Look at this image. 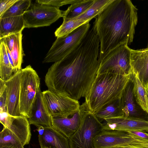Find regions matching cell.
I'll list each match as a JSON object with an SVG mask.
<instances>
[{
	"instance_id": "6da1fadb",
	"label": "cell",
	"mask_w": 148,
	"mask_h": 148,
	"mask_svg": "<svg viewBox=\"0 0 148 148\" xmlns=\"http://www.w3.org/2000/svg\"><path fill=\"white\" fill-rule=\"evenodd\" d=\"M99 43L92 27L73 51L48 69L45 80L48 90L77 101L85 98L98 74Z\"/></svg>"
},
{
	"instance_id": "7a4b0ae2",
	"label": "cell",
	"mask_w": 148,
	"mask_h": 148,
	"mask_svg": "<svg viewBox=\"0 0 148 148\" xmlns=\"http://www.w3.org/2000/svg\"><path fill=\"white\" fill-rule=\"evenodd\" d=\"M93 27L100 41V62L111 51L133 42L138 9L130 0H114L95 18Z\"/></svg>"
},
{
	"instance_id": "3957f363",
	"label": "cell",
	"mask_w": 148,
	"mask_h": 148,
	"mask_svg": "<svg viewBox=\"0 0 148 148\" xmlns=\"http://www.w3.org/2000/svg\"><path fill=\"white\" fill-rule=\"evenodd\" d=\"M131 74L98 73L84 102L87 110L94 113L109 103L121 99Z\"/></svg>"
},
{
	"instance_id": "277c9868",
	"label": "cell",
	"mask_w": 148,
	"mask_h": 148,
	"mask_svg": "<svg viewBox=\"0 0 148 148\" xmlns=\"http://www.w3.org/2000/svg\"><path fill=\"white\" fill-rule=\"evenodd\" d=\"M103 130V124L86 108L79 126L69 139L70 148H95L94 138Z\"/></svg>"
},
{
	"instance_id": "5b68a950",
	"label": "cell",
	"mask_w": 148,
	"mask_h": 148,
	"mask_svg": "<svg viewBox=\"0 0 148 148\" xmlns=\"http://www.w3.org/2000/svg\"><path fill=\"white\" fill-rule=\"evenodd\" d=\"M90 26L89 23L84 24L68 35L57 38L46 55L43 63L55 62L63 59L79 44Z\"/></svg>"
},
{
	"instance_id": "8992f818",
	"label": "cell",
	"mask_w": 148,
	"mask_h": 148,
	"mask_svg": "<svg viewBox=\"0 0 148 148\" xmlns=\"http://www.w3.org/2000/svg\"><path fill=\"white\" fill-rule=\"evenodd\" d=\"M21 71L20 110L21 115L30 117L33 105L40 88V78L30 65Z\"/></svg>"
},
{
	"instance_id": "52a82bcc",
	"label": "cell",
	"mask_w": 148,
	"mask_h": 148,
	"mask_svg": "<svg viewBox=\"0 0 148 148\" xmlns=\"http://www.w3.org/2000/svg\"><path fill=\"white\" fill-rule=\"evenodd\" d=\"M131 49L121 45L110 51L100 62L98 73H108L122 75L132 74Z\"/></svg>"
},
{
	"instance_id": "ba28073f",
	"label": "cell",
	"mask_w": 148,
	"mask_h": 148,
	"mask_svg": "<svg viewBox=\"0 0 148 148\" xmlns=\"http://www.w3.org/2000/svg\"><path fill=\"white\" fill-rule=\"evenodd\" d=\"M63 11L51 6L31 3L23 15L25 28H36L50 25L63 17Z\"/></svg>"
},
{
	"instance_id": "9c48e42d",
	"label": "cell",
	"mask_w": 148,
	"mask_h": 148,
	"mask_svg": "<svg viewBox=\"0 0 148 148\" xmlns=\"http://www.w3.org/2000/svg\"><path fill=\"white\" fill-rule=\"evenodd\" d=\"M42 99L52 117H67L73 115L80 108L78 101L65 94H56L47 90L42 92Z\"/></svg>"
},
{
	"instance_id": "30bf717a",
	"label": "cell",
	"mask_w": 148,
	"mask_h": 148,
	"mask_svg": "<svg viewBox=\"0 0 148 148\" xmlns=\"http://www.w3.org/2000/svg\"><path fill=\"white\" fill-rule=\"evenodd\" d=\"M141 143L126 131L103 130L94 138L95 148H125Z\"/></svg>"
},
{
	"instance_id": "8fae6325",
	"label": "cell",
	"mask_w": 148,
	"mask_h": 148,
	"mask_svg": "<svg viewBox=\"0 0 148 148\" xmlns=\"http://www.w3.org/2000/svg\"><path fill=\"white\" fill-rule=\"evenodd\" d=\"M0 121L16 136L23 146L29 143L31 134L27 118L23 116H14L8 112H1Z\"/></svg>"
},
{
	"instance_id": "7c38bea8",
	"label": "cell",
	"mask_w": 148,
	"mask_h": 148,
	"mask_svg": "<svg viewBox=\"0 0 148 148\" xmlns=\"http://www.w3.org/2000/svg\"><path fill=\"white\" fill-rule=\"evenodd\" d=\"M21 70L15 72L5 81L7 93L8 112L14 116H22L20 110Z\"/></svg>"
},
{
	"instance_id": "4fadbf2b",
	"label": "cell",
	"mask_w": 148,
	"mask_h": 148,
	"mask_svg": "<svg viewBox=\"0 0 148 148\" xmlns=\"http://www.w3.org/2000/svg\"><path fill=\"white\" fill-rule=\"evenodd\" d=\"M103 124L104 130L123 131H140L148 133V120L121 116L106 119Z\"/></svg>"
},
{
	"instance_id": "5bb4252c",
	"label": "cell",
	"mask_w": 148,
	"mask_h": 148,
	"mask_svg": "<svg viewBox=\"0 0 148 148\" xmlns=\"http://www.w3.org/2000/svg\"><path fill=\"white\" fill-rule=\"evenodd\" d=\"M86 109L83 103L73 115L67 117H52V127L69 139L79 126L82 115Z\"/></svg>"
},
{
	"instance_id": "9a60e30c",
	"label": "cell",
	"mask_w": 148,
	"mask_h": 148,
	"mask_svg": "<svg viewBox=\"0 0 148 148\" xmlns=\"http://www.w3.org/2000/svg\"><path fill=\"white\" fill-rule=\"evenodd\" d=\"M132 75L136 76L146 90L148 88V47L131 49L130 57Z\"/></svg>"
},
{
	"instance_id": "2e32d148",
	"label": "cell",
	"mask_w": 148,
	"mask_h": 148,
	"mask_svg": "<svg viewBox=\"0 0 148 148\" xmlns=\"http://www.w3.org/2000/svg\"><path fill=\"white\" fill-rule=\"evenodd\" d=\"M41 148H70L69 139L52 127H38Z\"/></svg>"
},
{
	"instance_id": "e0dca14e",
	"label": "cell",
	"mask_w": 148,
	"mask_h": 148,
	"mask_svg": "<svg viewBox=\"0 0 148 148\" xmlns=\"http://www.w3.org/2000/svg\"><path fill=\"white\" fill-rule=\"evenodd\" d=\"M132 89L133 84L131 78L121 98L123 116L126 117L148 120V115L140 110V108L136 103Z\"/></svg>"
},
{
	"instance_id": "ac0fdd59",
	"label": "cell",
	"mask_w": 148,
	"mask_h": 148,
	"mask_svg": "<svg viewBox=\"0 0 148 148\" xmlns=\"http://www.w3.org/2000/svg\"><path fill=\"white\" fill-rule=\"evenodd\" d=\"M28 119L30 125L37 127H52V117L45 105L40 90L37 94L32 107L30 117Z\"/></svg>"
},
{
	"instance_id": "d6986e66",
	"label": "cell",
	"mask_w": 148,
	"mask_h": 148,
	"mask_svg": "<svg viewBox=\"0 0 148 148\" xmlns=\"http://www.w3.org/2000/svg\"><path fill=\"white\" fill-rule=\"evenodd\" d=\"M0 39L22 32L25 28L23 15L0 18Z\"/></svg>"
},
{
	"instance_id": "ffe728a7",
	"label": "cell",
	"mask_w": 148,
	"mask_h": 148,
	"mask_svg": "<svg viewBox=\"0 0 148 148\" xmlns=\"http://www.w3.org/2000/svg\"><path fill=\"white\" fill-rule=\"evenodd\" d=\"M94 114L99 119L104 120L124 116L121 99L112 101L104 106Z\"/></svg>"
},
{
	"instance_id": "44dd1931",
	"label": "cell",
	"mask_w": 148,
	"mask_h": 148,
	"mask_svg": "<svg viewBox=\"0 0 148 148\" xmlns=\"http://www.w3.org/2000/svg\"><path fill=\"white\" fill-rule=\"evenodd\" d=\"M131 79L133 84V91L138 106L148 115V97L147 92L139 78L131 74Z\"/></svg>"
},
{
	"instance_id": "7402d4cb",
	"label": "cell",
	"mask_w": 148,
	"mask_h": 148,
	"mask_svg": "<svg viewBox=\"0 0 148 148\" xmlns=\"http://www.w3.org/2000/svg\"><path fill=\"white\" fill-rule=\"evenodd\" d=\"M95 0H77L63 11V20L72 19L81 15L93 4Z\"/></svg>"
},
{
	"instance_id": "603a6c76",
	"label": "cell",
	"mask_w": 148,
	"mask_h": 148,
	"mask_svg": "<svg viewBox=\"0 0 148 148\" xmlns=\"http://www.w3.org/2000/svg\"><path fill=\"white\" fill-rule=\"evenodd\" d=\"M16 72L9 61L5 45L0 41V78L6 81Z\"/></svg>"
},
{
	"instance_id": "cb8c5ba5",
	"label": "cell",
	"mask_w": 148,
	"mask_h": 148,
	"mask_svg": "<svg viewBox=\"0 0 148 148\" xmlns=\"http://www.w3.org/2000/svg\"><path fill=\"white\" fill-rule=\"evenodd\" d=\"M113 1L95 0L93 4L86 11L74 19H81L89 23L91 19L97 16Z\"/></svg>"
},
{
	"instance_id": "d4e9b609",
	"label": "cell",
	"mask_w": 148,
	"mask_h": 148,
	"mask_svg": "<svg viewBox=\"0 0 148 148\" xmlns=\"http://www.w3.org/2000/svg\"><path fill=\"white\" fill-rule=\"evenodd\" d=\"M87 23H88L81 19L63 20L62 24L55 32V36L57 38L65 36L78 27Z\"/></svg>"
},
{
	"instance_id": "484cf974",
	"label": "cell",
	"mask_w": 148,
	"mask_h": 148,
	"mask_svg": "<svg viewBox=\"0 0 148 148\" xmlns=\"http://www.w3.org/2000/svg\"><path fill=\"white\" fill-rule=\"evenodd\" d=\"M22 32L16 34L13 50L10 51L16 71L21 70L23 52L22 47Z\"/></svg>"
},
{
	"instance_id": "4316f807",
	"label": "cell",
	"mask_w": 148,
	"mask_h": 148,
	"mask_svg": "<svg viewBox=\"0 0 148 148\" xmlns=\"http://www.w3.org/2000/svg\"><path fill=\"white\" fill-rule=\"evenodd\" d=\"M31 3V0H18L6 12L1 18L23 15Z\"/></svg>"
},
{
	"instance_id": "83f0119b",
	"label": "cell",
	"mask_w": 148,
	"mask_h": 148,
	"mask_svg": "<svg viewBox=\"0 0 148 148\" xmlns=\"http://www.w3.org/2000/svg\"><path fill=\"white\" fill-rule=\"evenodd\" d=\"M23 145L16 136L7 127L3 126L0 133V147Z\"/></svg>"
},
{
	"instance_id": "f1b7e54d",
	"label": "cell",
	"mask_w": 148,
	"mask_h": 148,
	"mask_svg": "<svg viewBox=\"0 0 148 148\" xmlns=\"http://www.w3.org/2000/svg\"><path fill=\"white\" fill-rule=\"evenodd\" d=\"M8 112L7 93L5 81L0 78V112Z\"/></svg>"
},
{
	"instance_id": "f546056e",
	"label": "cell",
	"mask_w": 148,
	"mask_h": 148,
	"mask_svg": "<svg viewBox=\"0 0 148 148\" xmlns=\"http://www.w3.org/2000/svg\"><path fill=\"white\" fill-rule=\"evenodd\" d=\"M77 1V0H37L36 2L60 8V7L63 5L71 4Z\"/></svg>"
},
{
	"instance_id": "4dcf8cb0",
	"label": "cell",
	"mask_w": 148,
	"mask_h": 148,
	"mask_svg": "<svg viewBox=\"0 0 148 148\" xmlns=\"http://www.w3.org/2000/svg\"><path fill=\"white\" fill-rule=\"evenodd\" d=\"M18 0H0V18Z\"/></svg>"
},
{
	"instance_id": "1f68e13d",
	"label": "cell",
	"mask_w": 148,
	"mask_h": 148,
	"mask_svg": "<svg viewBox=\"0 0 148 148\" xmlns=\"http://www.w3.org/2000/svg\"><path fill=\"white\" fill-rule=\"evenodd\" d=\"M16 36V34H12L0 39V41L4 43L10 51L13 50Z\"/></svg>"
},
{
	"instance_id": "d6a6232c",
	"label": "cell",
	"mask_w": 148,
	"mask_h": 148,
	"mask_svg": "<svg viewBox=\"0 0 148 148\" xmlns=\"http://www.w3.org/2000/svg\"><path fill=\"white\" fill-rule=\"evenodd\" d=\"M132 135L139 137L148 141V133L140 131H126Z\"/></svg>"
},
{
	"instance_id": "836d02e7",
	"label": "cell",
	"mask_w": 148,
	"mask_h": 148,
	"mask_svg": "<svg viewBox=\"0 0 148 148\" xmlns=\"http://www.w3.org/2000/svg\"><path fill=\"white\" fill-rule=\"evenodd\" d=\"M125 148H148V147L142 144L128 145Z\"/></svg>"
},
{
	"instance_id": "e575fe53",
	"label": "cell",
	"mask_w": 148,
	"mask_h": 148,
	"mask_svg": "<svg viewBox=\"0 0 148 148\" xmlns=\"http://www.w3.org/2000/svg\"><path fill=\"white\" fill-rule=\"evenodd\" d=\"M0 148H24L23 145H10L0 146Z\"/></svg>"
},
{
	"instance_id": "d590c367",
	"label": "cell",
	"mask_w": 148,
	"mask_h": 148,
	"mask_svg": "<svg viewBox=\"0 0 148 148\" xmlns=\"http://www.w3.org/2000/svg\"><path fill=\"white\" fill-rule=\"evenodd\" d=\"M146 91L148 93V88L147 89V90H146Z\"/></svg>"
},
{
	"instance_id": "8d00e7d4",
	"label": "cell",
	"mask_w": 148,
	"mask_h": 148,
	"mask_svg": "<svg viewBox=\"0 0 148 148\" xmlns=\"http://www.w3.org/2000/svg\"><path fill=\"white\" fill-rule=\"evenodd\" d=\"M147 94L148 97V93L147 92Z\"/></svg>"
},
{
	"instance_id": "74e56055",
	"label": "cell",
	"mask_w": 148,
	"mask_h": 148,
	"mask_svg": "<svg viewBox=\"0 0 148 148\" xmlns=\"http://www.w3.org/2000/svg\"><path fill=\"white\" fill-rule=\"evenodd\" d=\"M48 148L47 147H43V148Z\"/></svg>"
}]
</instances>
